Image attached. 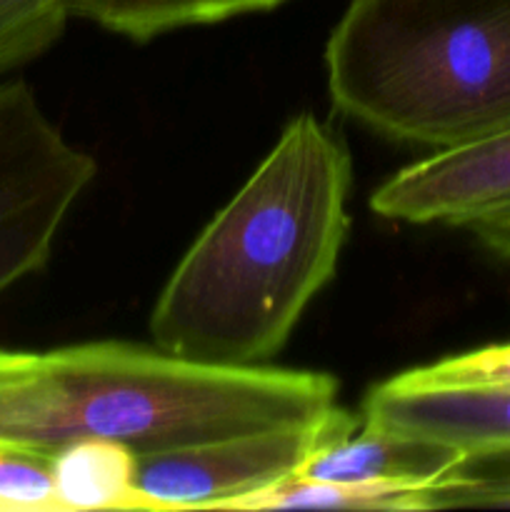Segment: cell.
Returning <instances> with one entry per match:
<instances>
[{"label":"cell","instance_id":"7a4b0ae2","mask_svg":"<svg viewBox=\"0 0 510 512\" xmlns=\"http://www.w3.org/2000/svg\"><path fill=\"white\" fill-rule=\"evenodd\" d=\"M338 383L313 370L228 368L138 343L0 350V440L38 450L118 440L135 455L318 423Z\"/></svg>","mask_w":510,"mask_h":512},{"label":"cell","instance_id":"8fae6325","mask_svg":"<svg viewBox=\"0 0 510 512\" xmlns=\"http://www.w3.org/2000/svg\"><path fill=\"white\" fill-rule=\"evenodd\" d=\"M433 488V485H430ZM430 488L383 483H333L293 473L230 510H428Z\"/></svg>","mask_w":510,"mask_h":512},{"label":"cell","instance_id":"ba28073f","mask_svg":"<svg viewBox=\"0 0 510 512\" xmlns=\"http://www.w3.org/2000/svg\"><path fill=\"white\" fill-rule=\"evenodd\" d=\"M463 453L430 440L408 438L390 430L363 425L345 438L333 440L298 470L315 480L333 483H383L430 488Z\"/></svg>","mask_w":510,"mask_h":512},{"label":"cell","instance_id":"5bb4252c","mask_svg":"<svg viewBox=\"0 0 510 512\" xmlns=\"http://www.w3.org/2000/svg\"><path fill=\"white\" fill-rule=\"evenodd\" d=\"M0 512H58L53 453L0 440Z\"/></svg>","mask_w":510,"mask_h":512},{"label":"cell","instance_id":"277c9868","mask_svg":"<svg viewBox=\"0 0 510 512\" xmlns=\"http://www.w3.org/2000/svg\"><path fill=\"white\" fill-rule=\"evenodd\" d=\"M98 165L48 118L25 80L0 83V295L45 268Z\"/></svg>","mask_w":510,"mask_h":512},{"label":"cell","instance_id":"2e32d148","mask_svg":"<svg viewBox=\"0 0 510 512\" xmlns=\"http://www.w3.org/2000/svg\"><path fill=\"white\" fill-rule=\"evenodd\" d=\"M468 230L485 250H490L498 258L510 260V210L503 215H495V218L483 220V223H475Z\"/></svg>","mask_w":510,"mask_h":512},{"label":"cell","instance_id":"4fadbf2b","mask_svg":"<svg viewBox=\"0 0 510 512\" xmlns=\"http://www.w3.org/2000/svg\"><path fill=\"white\" fill-rule=\"evenodd\" d=\"M70 18L65 0H0V75L43 55Z\"/></svg>","mask_w":510,"mask_h":512},{"label":"cell","instance_id":"6da1fadb","mask_svg":"<svg viewBox=\"0 0 510 512\" xmlns=\"http://www.w3.org/2000/svg\"><path fill=\"white\" fill-rule=\"evenodd\" d=\"M350 185L343 140L313 113L295 115L170 273L150 315L153 345L228 368L273 360L335 275Z\"/></svg>","mask_w":510,"mask_h":512},{"label":"cell","instance_id":"8992f818","mask_svg":"<svg viewBox=\"0 0 510 512\" xmlns=\"http://www.w3.org/2000/svg\"><path fill=\"white\" fill-rule=\"evenodd\" d=\"M370 210L413 225L473 228L510 210V128L405 165L370 195Z\"/></svg>","mask_w":510,"mask_h":512},{"label":"cell","instance_id":"9c48e42d","mask_svg":"<svg viewBox=\"0 0 510 512\" xmlns=\"http://www.w3.org/2000/svg\"><path fill=\"white\" fill-rule=\"evenodd\" d=\"M133 448L105 438H83L53 450V488L58 512H148L135 488Z\"/></svg>","mask_w":510,"mask_h":512},{"label":"cell","instance_id":"3957f363","mask_svg":"<svg viewBox=\"0 0 510 512\" xmlns=\"http://www.w3.org/2000/svg\"><path fill=\"white\" fill-rule=\"evenodd\" d=\"M333 108L430 150L510 128V0H350L325 43Z\"/></svg>","mask_w":510,"mask_h":512},{"label":"cell","instance_id":"9a60e30c","mask_svg":"<svg viewBox=\"0 0 510 512\" xmlns=\"http://www.w3.org/2000/svg\"><path fill=\"white\" fill-rule=\"evenodd\" d=\"M403 385L415 388H510V343L485 345L460 355H448L438 363L410 368L393 375Z\"/></svg>","mask_w":510,"mask_h":512},{"label":"cell","instance_id":"30bf717a","mask_svg":"<svg viewBox=\"0 0 510 512\" xmlns=\"http://www.w3.org/2000/svg\"><path fill=\"white\" fill-rule=\"evenodd\" d=\"M73 18L145 43L170 30L273 10L288 0H65Z\"/></svg>","mask_w":510,"mask_h":512},{"label":"cell","instance_id":"7c38bea8","mask_svg":"<svg viewBox=\"0 0 510 512\" xmlns=\"http://www.w3.org/2000/svg\"><path fill=\"white\" fill-rule=\"evenodd\" d=\"M510 508V448L463 455L428 493V510Z\"/></svg>","mask_w":510,"mask_h":512},{"label":"cell","instance_id":"5b68a950","mask_svg":"<svg viewBox=\"0 0 510 512\" xmlns=\"http://www.w3.org/2000/svg\"><path fill=\"white\" fill-rule=\"evenodd\" d=\"M363 420L333 408L308 425L253 430L138 455L135 488L148 512L230 510L248 495L298 473L313 453L355 433Z\"/></svg>","mask_w":510,"mask_h":512},{"label":"cell","instance_id":"52a82bcc","mask_svg":"<svg viewBox=\"0 0 510 512\" xmlns=\"http://www.w3.org/2000/svg\"><path fill=\"white\" fill-rule=\"evenodd\" d=\"M360 420L463 455L510 448V388H415L388 378L368 390Z\"/></svg>","mask_w":510,"mask_h":512}]
</instances>
